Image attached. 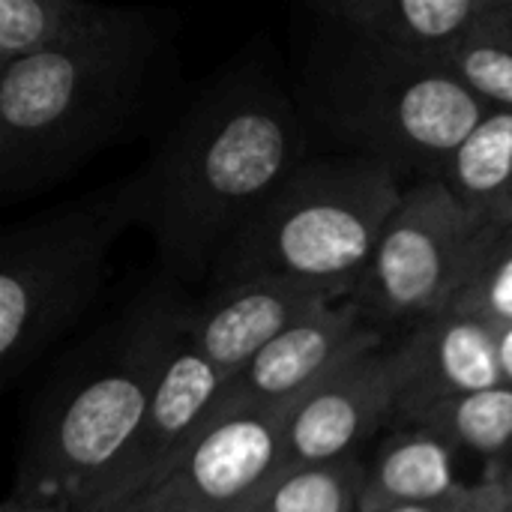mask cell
I'll use <instances>...</instances> for the list:
<instances>
[{
	"label": "cell",
	"instance_id": "6da1fadb",
	"mask_svg": "<svg viewBox=\"0 0 512 512\" xmlns=\"http://www.w3.org/2000/svg\"><path fill=\"white\" fill-rule=\"evenodd\" d=\"M303 162L288 93L270 72L231 69L132 174L138 222L171 273L201 279Z\"/></svg>",
	"mask_w": 512,
	"mask_h": 512
},
{
	"label": "cell",
	"instance_id": "7a4b0ae2",
	"mask_svg": "<svg viewBox=\"0 0 512 512\" xmlns=\"http://www.w3.org/2000/svg\"><path fill=\"white\" fill-rule=\"evenodd\" d=\"M180 312L171 294L153 291L78 348L30 411L9 495L87 510L144 423Z\"/></svg>",
	"mask_w": 512,
	"mask_h": 512
},
{
	"label": "cell",
	"instance_id": "3957f363",
	"mask_svg": "<svg viewBox=\"0 0 512 512\" xmlns=\"http://www.w3.org/2000/svg\"><path fill=\"white\" fill-rule=\"evenodd\" d=\"M165 24H141L54 54L0 66V198H30L111 144L144 108Z\"/></svg>",
	"mask_w": 512,
	"mask_h": 512
},
{
	"label": "cell",
	"instance_id": "277c9868",
	"mask_svg": "<svg viewBox=\"0 0 512 512\" xmlns=\"http://www.w3.org/2000/svg\"><path fill=\"white\" fill-rule=\"evenodd\" d=\"M402 192L378 159H306L216 258L213 285L282 276L351 297Z\"/></svg>",
	"mask_w": 512,
	"mask_h": 512
},
{
	"label": "cell",
	"instance_id": "5b68a950",
	"mask_svg": "<svg viewBox=\"0 0 512 512\" xmlns=\"http://www.w3.org/2000/svg\"><path fill=\"white\" fill-rule=\"evenodd\" d=\"M138 222L132 177L9 225L0 237V378L12 384L102 291L111 246Z\"/></svg>",
	"mask_w": 512,
	"mask_h": 512
},
{
	"label": "cell",
	"instance_id": "8992f818",
	"mask_svg": "<svg viewBox=\"0 0 512 512\" xmlns=\"http://www.w3.org/2000/svg\"><path fill=\"white\" fill-rule=\"evenodd\" d=\"M348 48L324 96L330 123L396 177L441 180L492 105L444 66L390 57L354 36Z\"/></svg>",
	"mask_w": 512,
	"mask_h": 512
},
{
	"label": "cell",
	"instance_id": "52a82bcc",
	"mask_svg": "<svg viewBox=\"0 0 512 512\" xmlns=\"http://www.w3.org/2000/svg\"><path fill=\"white\" fill-rule=\"evenodd\" d=\"M486 234L441 180H414L348 303L381 330H414L450 309Z\"/></svg>",
	"mask_w": 512,
	"mask_h": 512
},
{
	"label": "cell",
	"instance_id": "ba28073f",
	"mask_svg": "<svg viewBox=\"0 0 512 512\" xmlns=\"http://www.w3.org/2000/svg\"><path fill=\"white\" fill-rule=\"evenodd\" d=\"M300 399L240 408L219 396L210 423L186 453L150 489L114 512H231L279 468L285 420Z\"/></svg>",
	"mask_w": 512,
	"mask_h": 512
},
{
	"label": "cell",
	"instance_id": "9c48e42d",
	"mask_svg": "<svg viewBox=\"0 0 512 512\" xmlns=\"http://www.w3.org/2000/svg\"><path fill=\"white\" fill-rule=\"evenodd\" d=\"M402 375V345H384L321 378L291 408L282 432V459L273 474L357 456L369 435L393 423Z\"/></svg>",
	"mask_w": 512,
	"mask_h": 512
},
{
	"label": "cell",
	"instance_id": "30bf717a",
	"mask_svg": "<svg viewBox=\"0 0 512 512\" xmlns=\"http://www.w3.org/2000/svg\"><path fill=\"white\" fill-rule=\"evenodd\" d=\"M228 381L180 330L141 429L84 512H114L150 489L210 423Z\"/></svg>",
	"mask_w": 512,
	"mask_h": 512
},
{
	"label": "cell",
	"instance_id": "8fae6325",
	"mask_svg": "<svg viewBox=\"0 0 512 512\" xmlns=\"http://www.w3.org/2000/svg\"><path fill=\"white\" fill-rule=\"evenodd\" d=\"M342 300L348 297L318 285L261 276L213 285L201 303L183 306L180 330L216 369L237 378L288 327Z\"/></svg>",
	"mask_w": 512,
	"mask_h": 512
},
{
	"label": "cell",
	"instance_id": "7c38bea8",
	"mask_svg": "<svg viewBox=\"0 0 512 512\" xmlns=\"http://www.w3.org/2000/svg\"><path fill=\"white\" fill-rule=\"evenodd\" d=\"M384 348V330L342 300L288 327L222 390V402L240 408L285 405L309 393L342 363Z\"/></svg>",
	"mask_w": 512,
	"mask_h": 512
},
{
	"label": "cell",
	"instance_id": "4fadbf2b",
	"mask_svg": "<svg viewBox=\"0 0 512 512\" xmlns=\"http://www.w3.org/2000/svg\"><path fill=\"white\" fill-rule=\"evenodd\" d=\"M399 345L405 375L393 426H402L429 405L507 387L498 357V327L465 309H444L408 330Z\"/></svg>",
	"mask_w": 512,
	"mask_h": 512
},
{
	"label": "cell",
	"instance_id": "5bb4252c",
	"mask_svg": "<svg viewBox=\"0 0 512 512\" xmlns=\"http://www.w3.org/2000/svg\"><path fill=\"white\" fill-rule=\"evenodd\" d=\"M321 9L375 51L441 66L474 39L492 0H339Z\"/></svg>",
	"mask_w": 512,
	"mask_h": 512
},
{
	"label": "cell",
	"instance_id": "9a60e30c",
	"mask_svg": "<svg viewBox=\"0 0 512 512\" xmlns=\"http://www.w3.org/2000/svg\"><path fill=\"white\" fill-rule=\"evenodd\" d=\"M147 15L84 0H0V66L123 33Z\"/></svg>",
	"mask_w": 512,
	"mask_h": 512
},
{
	"label": "cell",
	"instance_id": "2e32d148",
	"mask_svg": "<svg viewBox=\"0 0 512 512\" xmlns=\"http://www.w3.org/2000/svg\"><path fill=\"white\" fill-rule=\"evenodd\" d=\"M456 474V450L429 429H402L384 444L366 480L357 512H384L411 504H432L465 492Z\"/></svg>",
	"mask_w": 512,
	"mask_h": 512
},
{
	"label": "cell",
	"instance_id": "e0dca14e",
	"mask_svg": "<svg viewBox=\"0 0 512 512\" xmlns=\"http://www.w3.org/2000/svg\"><path fill=\"white\" fill-rule=\"evenodd\" d=\"M441 183L480 225H512V111L489 108L447 162Z\"/></svg>",
	"mask_w": 512,
	"mask_h": 512
},
{
	"label": "cell",
	"instance_id": "ac0fdd59",
	"mask_svg": "<svg viewBox=\"0 0 512 512\" xmlns=\"http://www.w3.org/2000/svg\"><path fill=\"white\" fill-rule=\"evenodd\" d=\"M399 429H429L456 453H474L501 468L512 462V387L456 396L408 417Z\"/></svg>",
	"mask_w": 512,
	"mask_h": 512
},
{
	"label": "cell",
	"instance_id": "d6986e66",
	"mask_svg": "<svg viewBox=\"0 0 512 512\" xmlns=\"http://www.w3.org/2000/svg\"><path fill=\"white\" fill-rule=\"evenodd\" d=\"M363 480L366 465L357 456L291 468L267 477L231 512H357Z\"/></svg>",
	"mask_w": 512,
	"mask_h": 512
},
{
	"label": "cell",
	"instance_id": "ffe728a7",
	"mask_svg": "<svg viewBox=\"0 0 512 512\" xmlns=\"http://www.w3.org/2000/svg\"><path fill=\"white\" fill-rule=\"evenodd\" d=\"M450 309H465L489 324L512 327V225L489 228Z\"/></svg>",
	"mask_w": 512,
	"mask_h": 512
},
{
	"label": "cell",
	"instance_id": "44dd1931",
	"mask_svg": "<svg viewBox=\"0 0 512 512\" xmlns=\"http://www.w3.org/2000/svg\"><path fill=\"white\" fill-rule=\"evenodd\" d=\"M465 87H471L486 105L512 111V48L486 36L468 39L444 63Z\"/></svg>",
	"mask_w": 512,
	"mask_h": 512
},
{
	"label": "cell",
	"instance_id": "7402d4cb",
	"mask_svg": "<svg viewBox=\"0 0 512 512\" xmlns=\"http://www.w3.org/2000/svg\"><path fill=\"white\" fill-rule=\"evenodd\" d=\"M384 512H504V495L495 480L483 477L477 486H468L465 492L432 501V504H411V507H393Z\"/></svg>",
	"mask_w": 512,
	"mask_h": 512
},
{
	"label": "cell",
	"instance_id": "603a6c76",
	"mask_svg": "<svg viewBox=\"0 0 512 512\" xmlns=\"http://www.w3.org/2000/svg\"><path fill=\"white\" fill-rule=\"evenodd\" d=\"M474 36H486L512 48V0H492V9Z\"/></svg>",
	"mask_w": 512,
	"mask_h": 512
},
{
	"label": "cell",
	"instance_id": "cb8c5ba5",
	"mask_svg": "<svg viewBox=\"0 0 512 512\" xmlns=\"http://www.w3.org/2000/svg\"><path fill=\"white\" fill-rule=\"evenodd\" d=\"M3 512H81L78 507L66 504V501H45V498H15L9 495Z\"/></svg>",
	"mask_w": 512,
	"mask_h": 512
},
{
	"label": "cell",
	"instance_id": "d4e9b609",
	"mask_svg": "<svg viewBox=\"0 0 512 512\" xmlns=\"http://www.w3.org/2000/svg\"><path fill=\"white\" fill-rule=\"evenodd\" d=\"M498 357H501L504 384L512 387V327H501L498 330Z\"/></svg>",
	"mask_w": 512,
	"mask_h": 512
},
{
	"label": "cell",
	"instance_id": "484cf974",
	"mask_svg": "<svg viewBox=\"0 0 512 512\" xmlns=\"http://www.w3.org/2000/svg\"><path fill=\"white\" fill-rule=\"evenodd\" d=\"M489 480L498 483L501 495H504V512H512V465H504V468H489L486 471Z\"/></svg>",
	"mask_w": 512,
	"mask_h": 512
},
{
	"label": "cell",
	"instance_id": "4316f807",
	"mask_svg": "<svg viewBox=\"0 0 512 512\" xmlns=\"http://www.w3.org/2000/svg\"><path fill=\"white\" fill-rule=\"evenodd\" d=\"M510 465H512V462H510ZM501 468H504V465H501Z\"/></svg>",
	"mask_w": 512,
	"mask_h": 512
}]
</instances>
